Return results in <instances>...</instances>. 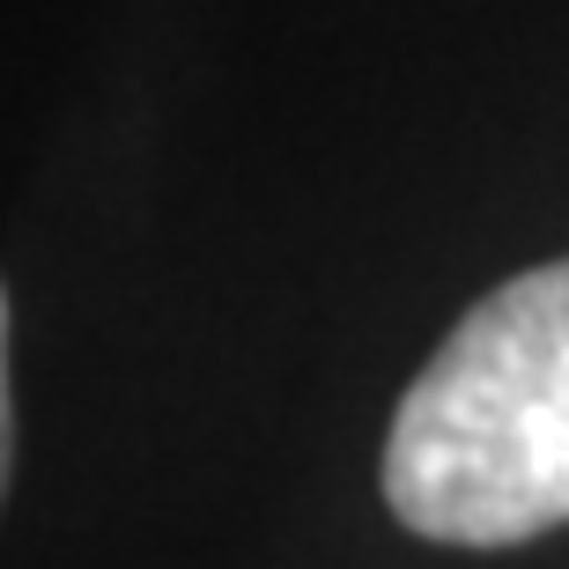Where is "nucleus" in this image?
I'll return each instance as SVG.
<instances>
[{"label":"nucleus","mask_w":569,"mask_h":569,"mask_svg":"<svg viewBox=\"0 0 569 569\" xmlns=\"http://www.w3.org/2000/svg\"><path fill=\"white\" fill-rule=\"evenodd\" d=\"M385 503L451 548L569 526V259L488 289L407 385Z\"/></svg>","instance_id":"nucleus-1"},{"label":"nucleus","mask_w":569,"mask_h":569,"mask_svg":"<svg viewBox=\"0 0 569 569\" xmlns=\"http://www.w3.org/2000/svg\"><path fill=\"white\" fill-rule=\"evenodd\" d=\"M8 296H0V488H8Z\"/></svg>","instance_id":"nucleus-2"}]
</instances>
